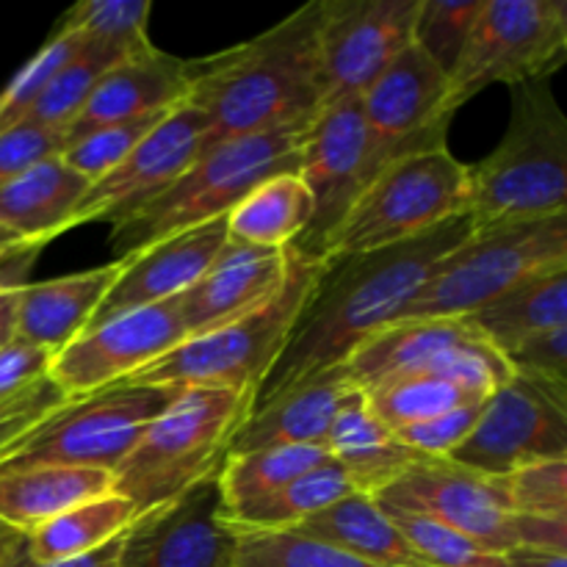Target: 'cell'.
I'll return each instance as SVG.
<instances>
[{
	"label": "cell",
	"mask_w": 567,
	"mask_h": 567,
	"mask_svg": "<svg viewBox=\"0 0 567 567\" xmlns=\"http://www.w3.org/2000/svg\"><path fill=\"white\" fill-rule=\"evenodd\" d=\"M313 120L288 122L203 150L166 192L111 219L114 258H127L150 244L227 216L255 186L282 172H297L299 147Z\"/></svg>",
	"instance_id": "3957f363"
},
{
	"label": "cell",
	"mask_w": 567,
	"mask_h": 567,
	"mask_svg": "<svg viewBox=\"0 0 567 567\" xmlns=\"http://www.w3.org/2000/svg\"><path fill=\"white\" fill-rule=\"evenodd\" d=\"M565 55V0H482L463 55L449 75V111L457 114L493 83L546 81Z\"/></svg>",
	"instance_id": "30bf717a"
},
{
	"label": "cell",
	"mask_w": 567,
	"mask_h": 567,
	"mask_svg": "<svg viewBox=\"0 0 567 567\" xmlns=\"http://www.w3.org/2000/svg\"><path fill=\"white\" fill-rule=\"evenodd\" d=\"M327 460H330V452L324 446H280L249 454H230V457H225L219 476H216L221 509H236L271 496L288 482L299 480Z\"/></svg>",
	"instance_id": "d6a6232c"
},
{
	"label": "cell",
	"mask_w": 567,
	"mask_h": 567,
	"mask_svg": "<svg viewBox=\"0 0 567 567\" xmlns=\"http://www.w3.org/2000/svg\"><path fill=\"white\" fill-rule=\"evenodd\" d=\"M567 214V120L546 81L513 86L502 144L468 166L474 230Z\"/></svg>",
	"instance_id": "277c9868"
},
{
	"label": "cell",
	"mask_w": 567,
	"mask_h": 567,
	"mask_svg": "<svg viewBox=\"0 0 567 567\" xmlns=\"http://www.w3.org/2000/svg\"><path fill=\"white\" fill-rule=\"evenodd\" d=\"M468 216V164L449 147L393 158L371 177L327 244L324 260L365 255Z\"/></svg>",
	"instance_id": "ba28073f"
},
{
	"label": "cell",
	"mask_w": 567,
	"mask_h": 567,
	"mask_svg": "<svg viewBox=\"0 0 567 567\" xmlns=\"http://www.w3.org/2000/svg\"><path fill=\"white\" fill-rule=\"evenodd\" d=\"M6 532H9V529H6V526H3V524H0V535H6Z\"/></svg>",
	"instance_id": "11a10c76"
},
{
	"label": "cell",
	"mask_w": 567,
	"mask_h": 567,
	"mask_svg": "<svg viewBox=\"0 0 567 567\" xmlns=\"http://www.w3.org/2000/svg\"><path fill=\"white\" fill-rule=\"evenodd\" d=\"M421 0H321V109L354 100L413 42Z\"/></svg>",
	"instance_id": "4fadbf2b"
},
{
	"label": "cell",
	"mask_w": 567,
	"mask_h": 567,
	"mask_svg": "<svg viewBox=\"0 0 567 567\" xmlns=\"http://www.w3.org/2000/svg\"><path fill=\"white\" fill-rule=\"evenodd\" d=\"M203 133L205 120L192 103L169 111L122 164L89 186L66 221V233L92 221H111L166 192L199 155Z\"/></svg>",
	"instance_id": "ac0fdd59"
},
{
	"label": "cell",
	"mask_w": 567,
	"mask_h": 567,
	"mask_svg": "<svg viewBox=\"0 0 567 567\" xmlns=\"http://www.w3.org/2000/svg\"><path fill=\"white\" fill-rule=\"evenodd\" d=\"M563 266H567V214L482 227L443 255L396 321H460L520 282Z\"/></svg>",
	"instance_id": "52a82bcc"
},
{
	"label": "cell",
	"mask_w": 567,
	"mask_h": 567,
	"mask_svg": "<svg viewBox=\"0 0 567 567\" xmlns=\"http://www.w3.org/2000/svg\"><path fill=\"white\" fill-rule=\"evenodd\" d=\"M25 551L28 535H20V532H6V535H0V567L17 565Z\"/></svg>",
	"instance_id": "f5cc1de1"
},
{
	"label": "cell",
	"mask_w": 567,
	"mask_h": 567,
	"mask_svg": "<svg viewBox=\"0 0 567 567\" xmlns=\"http://www.w3.org/2000/svg\"><path fill=\"white\" fill-rule=\"evenodd\" d=\"M175 111V109H172ZM169 114V111H166ZM166 114H150L138 116V120L120 122V125L100 127V131L86 133L78 142L66 144L61 161L70 166L72 172H78L81 177H86L89 183L100 181L103 175H109L116 164L125 161V155L164 120Z\"/></svg>",
	"instance_id": "ab89813d"
},
{
	"label": "cell",
	"mask_w": 567,
	"mask_h": 567,
	"mask_svg": "<svg viewBox=\"0 0 567 567\" xmlns=\"http://www.w3.org/2000/svg\"><path fill=\"white\" fill-rule=\"evenodd\" d=\"M216 476L172 504L138 515L122 537L116 567H236L241 535L221 520Z\"/></svg>",
	"instance_id": "e0dca14e"
},
{
	"label": "cell",
	"mask_w": 567,
	"mask_h": 567,
	"mask_svg": "<svg viewBox=\"0 0 567 567\" xmlns=\"http://www.w3.org/2000/svg\"><path fill=\"white\" fill-rule=\"evenodd\" d=\"M482 0H421L413 44L446 75H452L471 37Z\"/></svg>",
	"instance_id": "74e56055"
},
{
	"label": "cell",
	"mask_w": 567,
	"mask_h": 567,
	"mask_svg": "<svg viewBox=\"0 0 567 567\" xmlns=\"http://www.w3.org/2000/svg\"><path fill=\"white\" fill-rule=\"evenodd\" d=\"M504 360L515 377L567 391V324L526 338L504 352Z\"/></svg>",
	"instance_id": "ee69618b"
},
{
	"label": "cell",
	"mask_w": 567,
	"mask_h": 567,
	"mask_svg": "<svg viewBox=\"0 0 567 567\" xmlns=\"http://www.w3.org/2000/svg\"><path fill=\"white\" fill-rule=\"evenodd\" d=\"M354 485L347 471L336 463L316 465L313 471L302 474L299 480L288 482L271 496L258 498L252 504H244L236 509H221V520L230 526L236 535H252V532H288L302 526L313 515L324 513L341 498L352 496Z\"/></svg>",
	"instance_id": "4dcf8cb0"
},
{
	"label": "cell",
	"mask_w": 567,
	"mask_h": 567,
	"mask_svg": "<svg viewBox=\"0 0 567 567\" xmlns=\"http://www.w3.org/2000/svg\"><path fill=\"white\" fill-rule=\"evenodd\" d=\"M22 286V282H20ZM20 286L0 282V349L14 341V321H17V297Z\"/></svg>",
	"instance_id": "f907efd6"
},
{
	"label": "cell",
	"mask_w": 567,
	"mask_h": 567,
	"mask_svg": "<svg viewBox=\"0 0 567 567\" xmlns=\"http://www.w3.org/2000/svg\"><path fill=\"white\" fill-rule=\"evenodd\" d=\"M122 269L125 260L120 258L114 264L94 266L55 280L33 282V286L22 282L17 297L14 338L55 358L86 330L103 299L120 280Z\"/></svg>",
	"instance_id": "603a6c76"
},
{
	"label": "cell",
	"mask_w": 567,
	"mask_h": 567,
	"mask_svg": "<svg viewBox=\"0 0 567 567\" xmlns=\"http://www.w3.org/2000/svg\"><path fill=\"white\" fill-rule=\"evenodd\" d=\"M122 537L111 540L109 546L97 548V551L83 554V557H72V559H61V563L33 565V567H116V557H120V548H122Z\"/></svg>",
	"instance_id": "816d5d0a"
},
{
	"label": "cell",
	"mask_w": 567,
	"mask_h": 567,
	"mask_svg": "<svg viewBox=\"0 0 567 567\" xmlns=\"http://www.w3.org/2000/svg\"><path fill=\"white\" fill-rule=\"evenodd\" d=\"M177 391L181 388L122 382L92 396L70 399L0 454V471L66 465L114 474Z\"/></svg>",
	"instance_id": "9c48e42d"
},
{
	"label": "cell",
	"mask_w": 567,
	"mask_h": 567,
	"mask_svg": "<svg viewBox=\"0 0 567 567\" xmlns=\"http://www.w3.org/2000/svg\"><path fill=\"white\" fill-rule=\"evenodd\" d=\"M236 567H377L324 540L288 532H252L238 540Z\"/></svg>",
	"instance_id": "8d00e7d4"
},
{
	"label": "cell",
	"mask_w": 567,
	"mask_h": 567,
	"mask_svg": "<svg viewBox=\"0 0 567 567\" xmlns=\"http://www.w3.org/2000/svg\"><path fill=\"white\" fill-rule=\"evenodd\" d=\"M64 153V133L20 122L0 133V186L25 172L28 166Z\"/></svg>",
	"instance_id": "bcb514c9"
},
{
	"label": "cell",
	"mask_w": 567,
	"mask_h": 567,
	"mask_svg": "<svg viewBox=\"0 0 567 567\" xmlns=\"http://www.w3.org/2000/svg\"><path fill=\"white\" fill-rule=\"evenodd\" d=\"M321 269L324 260L288 247L286 280L264 305L208 336L188 338L131 382L166 388H227L255 396L286 349Z\"/></svg>",
	"instance_id": "8992f818"
},
{
	"label": "cell",
	"mask_w": 567,
	"mask_h": 567,
	"mask_svg": "<svg viewBox=\"0 0 567 567\" xmlns=\"http://www.w3.org/2000/svg\"><path fill=\"white\" fill-rule=\"evenodd\" d=\"M136 520V509L127 498L116 493L92 498L86 504L66 509L59 518L48 520L28 535V557L33 565L61 563V559L83 557L111 540L125 535Z\"/></svg>",
	"instance_id": "1f68e13d"
},
{
	"label": "cell",
	"mask_w": 567,
	"mask_h": 567,
	"mask_svg": "<svg viewBox=\"0 0 567 567\" xmlns=\"http://www.w3.org/2000/svg\"><path fill=\"white\" fill-rule=\"evenodd\" d=\"M502 487L513 515L567 520V460L524 465L502 476Z\"/></svg>",
	"instance_id": "b9f144b4"
},
{
	"label": "cell",
	"mask_w": 567,
	"mask_h": 567,
	"mask_svg": "<svg viewBox=\"0 0 567 567\" xmlns=\"http://www.w3.org/2000/svg\"><path fill=\"white\" fill-rule=\"evenodd\" d=\"M114 474L100 468L33 465L0 471V524L31 535L66 509L111 493Z\"/></svg>",
	"instance_id": "484cf974"
},
{
	"label": "cell",
	"mask_w": 567,
	"mask_h": 567,
	"mask_svg": "<svg viewBox=\"0 0 567 567\" xmlns=\"http://www.w3.org/2000/svg\"><path fill=\"white\" fill-rule=\"evenodd\" d=\"M302 535L343 548L377 567H435L365 493H352L297 526Z\"/></svg>",
	"instance_id": "83f0119b"
},
{
	"label": "cell",
	"mask_w": 567,
	"mask_h": 567,
	"mask_svg": "<svg viewBox=\"0 0 567 567\" xmlns=\"http://www.w3.org/2000/svg\"><path fill=\"white\" fill-rule=\"evenodd\" d=\"M463 321L496 352H509L537 332L567 324V266L543 271Z\"/></svg>",
	"instance_id": "f1b7e54d"
},
{
	"label": "cell",
	"mask_w": 567,
	"mask_h": 567,
	"mask_svg": "<svg viewBox=\"0 0 567 567\" xmlns=\"http://www.w3.org/2000/svg\"><path fill=\"white\" fill-rule=\"evenodd\" d=\"M288 275V247L264 249L227 241L214 264L177 297L188 338L208 336L264 305Z\"/></svg>",
	"instance_id": "ffe728a7"
},
{
	"label": "cell",
	"mask_w": 567,
	"mask_h": 567,
	"mask_svg": "<svg viewBox=\"0 0 567 567\" xmlns=\"http://www.w3.org/2000/svg\"><path fill=\"white\" fill-rule=\"evenodd\" d=\"M150 0H83L61 17L55 31H75L94 42L114 44L125 53H142L150 42Z\"/></svg>",
	"instance_id": "d590c367"
},
{
	"label": "cell",
	"mask_w": 567,
	"mask_h": 567,
	"mask_svg": "<svg viewBox=\"0 0 567 567\" xmlns=\"http://www.w3.org/2000/svg\"><path fill=\"white\" fill-rule=\"evenodd\" d=\"M504 557H507L509 567H567V554L551 551V548L515 546Z\"/></svg>",
	"instance_id": "681fc988"
},
{
	"label": "cell",
	"mask_w": 567,
	"mask_h": 567,
	"mask_svg": "<svg viewBox=\"0 0 567 567\" xmlns=\"http://www.w3.org/2000/svg\"><path fill=\"white\" fill-rule=\"evenodd\" d=\"M64 402L70 399L59 391L50 377L33 382L31 388L14 393V396L0 399V454L14 446L20 437H25L39 421L48 419Z\"/></svg>",
	"instance_id": "f6af8a7d"
},
{
	"label": "cell",
	"mask_w": 567,
	"mask_h": 567,
	"mask_svg": "<svg viewBox=\"0 0 567 567\" xmlns=\"http://www.w3.org/2000/svg\"><path fill=\"white\" fill-rule=\"evenodd\" d=\"M252 410V393L227 388H181L116 465L111 493L138 515L172 504L219 474L230 441Z\"/></svg>",
	"instance_id": "5b68a950"
},
{
	"label": "cell",
	"mask_w": 567,
	"mask_h": 567,
	"mask_svg": "<svg viewBox=\"0 0 567 567\" xmlns=\"http://www.w3.org/2000/svg\"><path fill=\"white\" fill-rule=\"evenodd\" d=\"M89 186L92 183L72 172L61 155H50L0 186V225L44 249L64 236L66 221Z\"/></svg>",
	"instance_id": "cb8c5ba5"
},
{
	"label": "cell",
	"mask_w": 567,
	"mask_h": 567,
	"mask_svg": "<svg viewBox=\"0 0 567 567\" xmlns=\"http://www.w3.org/2000/svg\"><path fill=\"white\" fill-rule=\"evenodd\" d=\"M83 42H86V37H81V33L55 31L53 39L11 78L9 86L0 92V133L25 120L31 105L37 103L42 89L50 83V78L83 48Z\"/></svg>",
	"instance_id": "f35d334b"
},
{
	"label": "cell",
	"mask_w": 567,
	"mask_h": 567,
	"mask_svg": "<svg viewBox=\"0 0 567 567\" xmlns=\"http://www.w3.org/2000/svg\"><path fill=\"white\" fill-rule=\"evenodd\" d=\"M53 365V354L31 343L11 341L0 349V399L25 391L33 382L44 380Z\"/></svg>",
	"instance_id": "7dc6e473"
},
{
	"label": "cell",
	"mask_w": 567,
	"mask_h": 567,
	"mask_svg": "<svg viewBox=\"0 0 567 567\" xmlns=\"http://www.w3.org/2000/svg\"><path fill=\"white\" fill-rule=\"evenodd\" d=\"M485 402L487 399L468 402L463 404V408H454L430 421H421V424L396 430L399 443H404L410 452L421 454V457L426 460H446L449 454L471 435V430H474L476 421H480L482 410H485Z\"/></svg>",
	"instance_id": "7bdbcfd3"
},
{
	"label": "cell",
	"mask_w": 567,
	"mask_h": 567,
	"mask_svg": "<svg viewBox=\"0 0 567 567\" xmlns=\"http://www.w3.org/2000/svg\"><path fill=\"white\" fill-rule=\"evenodd\" d=\"M188 341L177 299L127 310L83 330L50 365V380L66 399H83L131 382Z\"/></svg>",
	"instance_id": "5bb4252c"
},
{
	"label": "cell",
	"mask_w": 567,
	"mask_h": 567,
	"mask_svg": "<svg viewBox=\"0 0 567 567\" xmlns=\"http://www.w3.org/2000/svg\"><path fill=\"white\" fill-rule=\"evenodd\" d=\"M225 244L227 216H219V219L205 221V225L183 230L164 241L150 244L142 252L122 258L125 269L109 297L103 299L94 319L89 321V327H97L100 321L114 319L127 310L177 299L203 277V271L214 264Z\"/></svg>",
	"instance_id": "d6986e66"
},
{
	"label": "cell",
	"mask_w": 567,
	"mask_h": 567,
	"mask_svg": "<svg viewBox=\"0 0 567 567\" xmlns=\"http://www.w3.org/2000/svg\"><path fill=\"white\" fill-rule=\"evenodd\" d=\"M319 20L321 0H313L249 42L188 61L186 103L205 120L199 153L319 114Z\"/></svg>",
	"instance_id": "7a4b0ae2"
},
{
	"label": "cell",
	"mask_w": 567,
	"mask_h": 567,
	"mask_svg": "<svg viewBox=\"0 0 567 567\" xmlns=\"http://www.w3.org/2000/svg\"><path fill=\"white\" fill-rule=\"evenodd\" d=\"M11 567H33V563H31V557H28V551L22 554V559L17 565H11Z\"/></svg>",
	"instance_id": "db71d44e"
},
{
	"label": "cell",
	"mask_w": 567,
	"mask_h": 567,
	"mask_svg": "<svg viewBox=\"0 0 567 567\" xmlns=\"http://www.w3.org/2000/svg\"><path fill=\"white\" fill-rule=\"evenodd\" d=\"M382 513L399 526V532L435 567H509L504 554L491 551V548L480 546L471 537L446 529V526L435 524V520L408 513H393V509H382Z\"/></svg>",
	"instance_id": "60d3db41"
},
{
	"label": "cell",
	"mask_w": 567,
	"mask_h": 567,
	"mask_svg": "<svg viewBox=\"0 0 567 567\" xmlns=\"http://www.w3.org/2000/svg\"><path fill=\"white\" fill-rule=\"evenodd\" d=\"M371 498L380 509L435 520L496 554L518 546L502 480L480 476L449 460H421Z\"/></svg>",
	"instance_id": "9a60e30c"
},
{
	"label": "cell",
	"mask_w": 567,
	"mask_h": 567,
	"mask_svg": "<svg viewBox=\"0 0 567 567\" xmlns=\"http://www.w3.org/2000/svg\"><path fill=\"white\" fill-rule=\"evenodd\" d=\"M125 50L114 48V44L94 42L86 39L83 48L50 78L48 86L42 89V94L37 97V103L31 105L28 116L22 122H31V125L48 127V131L64 133L66 125L81 114V109L86 105L89 94H92L94 83L105 75L114 64H120L122 59H127Z\"/></svg>",
	"instance_id": "836d02e7"
},
{
	"label": "cell",
	"mask_w": 567,
	"mask_h": 567,
	"mask_svg": "<svg viewBox=\"0 0 567 567\" xmlns=\"http://www.w3.org/2000/svg\"><path fill=\"white\" fill-rule=\"evenodd\" d=\"M324 446L330 457L347 471L354 491L365 493V496H374L388 482L404 474L410 465L426 460L410 452L404 443H399L396 432L388 430L377 419L360 388H354L338 408Z\"/></svg>",
	"instance_id": "d4e9b609"
},
{
	"label": "cell",
	"mask_w": 567,
	"mask_h": 567,
	"mask_svg": "<svg viewBox=\"0 0 567 567\" xmlns=\"http://www.w3.org/2000/svg\"><path fill=\"white\" fill-rule=\"evenodd\" d=\"M365 125L388 161L446 147L449 75L413 42L360 94Z\"/></svg>",
	"instance_id": "2e32d148"
},
{
	"label": "cell",
	"mask_w": 567,
	"mask_h": 567,
	"mask_svg": "<svg viewBox=\"0 0 567 567\" xmlns=\"http://www.w3.org/2000/svg\"><path fill=\"white\" fill-rule=\"evenodd\" d=\"M449 463L502 480L546 460H567V391L515 377L491 393L471 435Z\"/></svg>",
	"instance_id": "7c38bea8"
},
{
	"label": "cell",
	"mask_w": 567,
	"mask_h": 567,
	"mask_svg": "<svg viewBox=\"0 0 567 567\" xmlns=\"http://www.w3.org/2000/svg\"><path fill=\"white\" fill-rule=\"evenodd\" d=\"M313 221V197L297 172H282L255 186L227 214V241L247 247L286 249Z\"/></svg>",
	"instance_id": "f546056e"
},
{
	"label": "cell",
	"mask_w": 567,
	"mask_h": 567,
	"mask_svg": "<svg viewBox=\"0 0 567 567\" xmlns=\"http://www.w3.org/2000/svg\"><path fill=\"white\" fill-rule=\"evenodd\" d=\"M468 336V327L454 319L393 321L349 354L347 371L354 385L365 393L396 377L426 371Z\"/></svg>",
	"instance_id": "4316f807"
},
{
	"label": "cell",
	"mask_w": 567,
	"mask_h": 567,
	"mask_svg": "<svg viewBox=\"0 0 567 567\" xmlns=\"http://www.w3.org/2000/svg\"><path fill=\"white\" fill-rule=\"evenodd\" d=\"M354 388L358 385L349 377L347 363L286 388L260 408L249 410L247 421L230 441L227 457L260 449L324 446L338 408Z\"/></svg>",
	"instance_id": "7402d4cb"
},
{
	"label": "cell",
	"mask_w": 567,
	"mask_h": 567,
	"mask_svg": "<svg viewBox=\"0 0 567 567\" xmlns=\"http://www.w3.org/2000/svg\"><path fill=\"white\" fill-rule=\"evenodd\" d=\"M192 89L188 61L153 48L111 66L89 94L81 114L66 125L64 147L100 127L120 125L150 114H166L186 103Z\"/></svg>",
	"instance_id": "44dd1931"
},
{
	"label": "cell",
	"mask_w": 567,
	"mask_h": 567,
	"mask_svg": "<svg viewBox=\"0 0 567 567\" xmlns=\"http://www.w3.org/2000/svg\"><path fill=\"white\" fill-rule=\"evenodd\" d=\"M39 252H42V249L22 241L20 236H14V233L6 230V227L0 225V282L20 286V277L25 275L28 264H31Z\"/></svg>",
	"instance_id": "c3c4849f"
},
{
	"label": "cell",
	"mask_w": 567,
	"mask_h": 567,
	"mask_svg": "<svg viewBox=\"0 0 567 567\" xmlns=\"http://www.w3.org/2000/svg\"><path fill=\"white\" fill-rule=\"evenodd\" d=\"M365 399H369L377 419L393 432L421 424V421H430L435 415L463 408L468 402H480V399L468 396L454 382L430 374V371H419V374L382 382V385L365 391Z\"/></svg>",
	"instance_id": "e575fe53"
},
{
	"label": "cell",
	"mask_w": 567,
	"mask_h": 567,
	"mask_svg": "<svg viewBox=\"0 0 567 567\" xmlns=\"http://www.w3.org/2000/svg\"><path fill=\"white\" fill-rule=\"evenodd\" d=\"M471 233V219L460 216L396 247L324 260L286 349L255 391L252 410L308 377L347 363L360 343L402 316L443 255Z\"/></svg>",
	"instance_id": "6da1fadb"
},
{
	"label": "cell",
	"mask_w": 567,
	"mask_h": 567,
	"mask_svg": "<svg viewBox=\"0 0 567 567\" xmlns=\"http://www.w3.org/2000/svg\"><path fill=\"white\" fill-rule=\"evenodd\" d=\"M385 164L388 158L365 125L360 97L324 105L305 133L297 166L313 197V221L291 247L324 260L332 233Z\"/></svg>",
	"instance_id": "8fae6325"
}]
</instances>
